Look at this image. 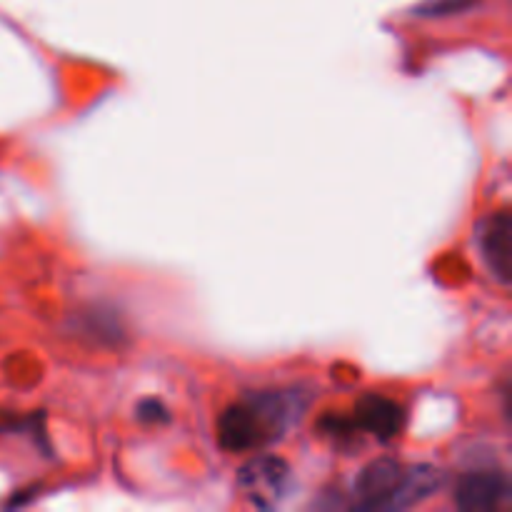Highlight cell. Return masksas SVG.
<instances>
[{
    "label": "cell",
    "mask_w": 512,
    "mask_h": 512,
    "mask_svg": "<svg viewBox=\"0 0 512 512\" xmlns=\"http://www.w3.org/2000/svg\"><path fill=\"white\" fill-rule=\"evenodd\" d=\"M473 0H438V3H428L418 10L420 15H448L450 10L468 8Z\"/></svg>",
    "instance_id": "cell-8"
},
{
    "label": "cell",
    "mask_w": 512,
    "mask_h": 512,
    "mask_svg": "<svg viewBox=\"0 0 512 512\" xmlns=\"http://www.w3.org/2000/svg\"><path fill=\"white\" fill-rule=\"evenodd\" d=\"M298 393H258L220 415L218 440L225 450L245 453L278 440L303 413Z\"/></svg>",
    "instance_id": "cell-1"
},
{
    "label": "cell",
    "mask_w": 512,
    "mask_h": 512,
    "mask_svg": "<svg viewBox=\"0 0 512 512\" xmlns=\"http://www.w3.org/2000/svg\"><path fill=\"white\" fill-rule=\"evenodd\" d=\"M355 423L378 440H393L403 428V408L385 395H365L355 408Z\"/></svg>",
    "instance_id": "cell-6"
},
{
    "label": "cell",
    "mask_w": 512,
    "mask_h": 512,
    "mask_svg": "<svg viewBox=\"0 0 512 512\" xmlns=\"http://www.w3.org/2000/svg\"><path fill=\"white\" fill-rule=\"evenodd\" d=\"M238 485L253 505H258V508H275L288 495L290 470L280 458L260 455V458H253L240 470Z\"/></svg>",
    "instance_id": "cell-3"
},
{
    "label": "cell",
    "mask_w": 512,
    "mask_h": 512,
    "mask_svg": "<svg viewBox=\"0 0 512 512\" xmlns=\"http://www.w3.org/2000/svg\"><path fill=\"white\" fill-rule=\"evenodd\" d=\"M443 485V473L430 465L403 468L390 458H380L363 470L355 485L358 508L405 510L423 503Z\"/></svg>",
    "instance_id": "cell-2"
},
{
    "label": "cell",
    "mask_w": 512,
    "mask_h": 512,
    "mask_svg": "<svg viewBox=\"0 0 512 512\" xmlns=\"http://www.w3.org/2000/svg\"><path fill=\"white\" fill-rule=\"evenodd\" d=\"M480 250L490 273L503 285L512 278V215L508 210L490 215L480 228Z\"/></svg>",
    "instance_id": "cell-5"
},
{
    "label": "cell",
    "mask_w": 512,
    "mask_h": 512,
    "mask_svg": "<svg viewBox=\"0 0 512 512\" xmlns=\"http://www.w3.org/2000/svg\"><path fill=\"white\" fill-rule=\"evenodd\" d=\"M138 418L145 423H168V410L158 403V400H145L138 405Z\"/></svg>",
    "instance_id": "cell-7"
},
{
    "label": "cell",
    "mask_w": 512,
    "mask_h": 512,
    "mask_svg": "<svg viewBox=\"0 0 512 512\" xmlns=\"http://www.w3.org/2000/svg\"><path fill=\"white\" fill-rule=\"evenodd\" d=\"M510 500V480L500 470H473L463 475L455 490V503L460 510L490 512Z\"/></svg>",
    "instance_id": "cell-4"
}]
</instances>
